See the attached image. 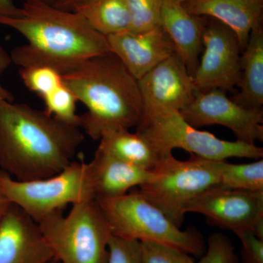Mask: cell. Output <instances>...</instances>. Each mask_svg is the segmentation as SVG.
<instances>
[{
    "label": "cell",
    "instance_id": "obj_1",
    "mask_svg": "<svg viewBox=\"0 0 263 263\" xmlns=\"http://www.w3.org/2000/svg\"><path fill=\"white\" fill-rule=\"evenodd\" d=\"M84 141L81 128L27 104L0 102V170L21 181L60 174Z\"/></svg>",
    "mask_w": 263,
    "mask_h": 263
},
{
    "label": "cell",
    "instance_id": "obj_2",
    "mask_svg": "<svg viewBox=\"0 0 263 263\" xmlns=\"http://www.w3.org/2000/svg\"><path fill=\"white\" fill-rule=\"evenodd\" d=\"M21 10L20 16L0 18L1 25L27 40L10 53L21 68L46 66L62 75L92 57L111 53L107 37L76 12L37 1L24 2Z\"/></svg>",
    "mask_w": 263,
    "mask_h": 263
},
{
    "label": "cell",
    "instance_id": "obj_3",
    "mask_svg": "<svg viewBox=\"0 0 263 263\" xmlns=\"http://www.w3.org/2000/svg\"><path fill=\"white\" fill-rule=\"evenodd\" d=\"M62 76L87 108L80 116V127L94 141L141 122L144 103L138 81L113 53L92 57Z\"/></svg>",
    "mask_w": 263,
    "mask_h": 263
},
{
    "label": "cell",
    "instance_id": "obj_4",
    "mask_svg": "<svg viewBox=\"0 0 263 263\" xmlns=\"http://www.w3.org/2000/svg\"><path fill=\"white\" fill-rule=\"evenodd\" d=\"M95 200L114 236L162 243L196 257H202L206 250L198 230H181L138 191L112 198L97 197Z\"/></svg>",
    "mask_w": 263,
    "mask_h": 263
},
{
    "label": "cell",
    "instance_id": "obj_5",
    "mask_svg": "<svg viewBox=\"0 0 263 263\" xmlns=\"http://www.w3.org/2000/svg\"><path fill=\"white\" fill-rule=\"evenodd\" d=\"M143 103V116L136 127V133L146 138L162 157L173 155L175 148L214 161H224L231 157L254 160L263 157L262 147L238 140L219 139L212 133L199 130L189 124L179 110Z\"/></svg>",
    "mask_w": 263,
    "mask_h": 263
},
{
    "label": "cell",
    "instance_id": "obj_6",
    "mask_svg": "<svg viewBox=\"0 0 263 263\" xmlns=\"http://www.w3.org/2000/svg\"><path fill=\"white\" fill-rule=\"evenodd\" d=\"M54 258L61 263H108L111 230L96 200L72 205L38 222Z\"/></svg>",
    "mask_w": 263,
    "mask_h": 263
},
{
    "label": "cell",
    "instance_id": "obj_7",
    "mask_svg": "<svg viewBox=\"0 0 263 263\" xmlns=\"http://www.w3.org/2000/svg\"><path fill=\"white\" fill-rule=\"evenodd\" d=\"M221 162L195 155L184 161L166 156L152 171V179L138 192L181 228L188 204L204 192L220 186Z\"/></svg>",
    "mask_w": 263,
    "mask_h": 263
},
{
    "label": "cell",
    "instance_id": "obj_8",
    "mask_svg": "<svg viewBox=\"0 0 263 263\" xmlns=\"http://www.w3.org/2000/svg\"><path fill=\"white\" fill-rule=\"evenodd\" d=\"M0 193L40 222L66 205L95 200L88 163L73 161L60 174L21 181L0 170Z\"/></svg>",
    "mask_w": 263,
    "mask_h": 263
},
{
    "label": "cell",
    "instance_id": "obj_9",
    "mask_svg": "<svg viewBox=\"0 0 263 263\" xmlns=\"http://www.w3.org/2000/svg\"><path fill=\"white\" fill-rule=\"evenodd\" d=\"M202 214L213 226L235 235L250 231L263 240V191L214 186L193 199L186 213Z\"/></svg>",
    "mask_w": 263,
    "mask_h": 263
},
{
    "label": "cell",
    "instance_id": "obj_10",
    "mask_svg": "<svg viewBox=\"0 0 263 263\" xmlns=\"http://www.w3.org/2000/svg\"><path fill=\"white\" fill-rule=\"evenodd\" d=\"M203 53L193 76L198 91H227L241 79L239 41L235 33L216 19L205 17L202 34Z\"/></svg>",
    "mask_w": 263,
    "mask_h": 263
},
{
    "label": "cell",
    "instance_id": "obj_11",
    "mask_svg": "<svg viewBox=\"0 0 263 263\" xmlns=\"http://www.w3.org/2000/svg\"><path fill=\"white\" fill-rule=\"evenodd\" d=\"M179 112L194 127L224 126L238 141L250 144L263 141L262 109L245 108L228 98L224 90H197L193 101Z\"/></svg>",
    "mask_w": 263,
    "mask_h": 263
},
{
    "label": "cell",
    "instance_id": "obj_12",
    "mask_svg": "<svg viewBox=\"0 0 263 263\" xmlns=\"http://www.w3.org/2000/svg\"><path fill=\"white\" fill-rule=\"evenodd\" d=\"M53 258L39 224L10 204L0 218V263H48Z\"/></svg>",
    "mask_w": 263,
    "mask_h": 263
},
{
    "label": "cell",
    "instance_id": "obj_13",
    "mask_svg": "<svg viewBox=\"0 0 263 263\" xmlns=\"http://www.w3.org/2000/svg\"><path fill=\"white\" fill-rule=\"evenodd\" d=\"M138 81L143 103L179 111L193 101L197 91L193 76L176 53L161 62Z\"/></svg>",
    "mask_w": 263,
    "mask_h": 263
},
{
    "label": "cell",
    "instance_id": "obj_14",
    "mask_svg": "<svg viewBox=\"0 0 263 263\" xmlns=\"http://www.w3.org/2000/svg\"><path fill=\"white\" fill-rule=\"evenodd\" d=\"M106 37L110 52L138 81L176 53L174 43L160 26L145 32L129 30Z\"/></svg>",
    "mask_w": 263,
    "mask_h": 263
},
{
    "label": "cell",
    "instance_id": "obj_15",
    "mask_svg": "<svg viewBox=\"0 0 263 263\" xmlns=\"http://www.w3.org/2000/svg\"><path fill=\"white\" fill-rule=\"evenodd\" d=\"M204 24L205 17L189 13L182 3L176 0H162L160 27L171 38L176 54L193 76L203 49L202 34Z\"/></svg>",
    "mask_w": 263,
    "mask_h": 263
},
{
    "label": "cell",
    "instance_id": "obj_16",
    "mask_svg": "<svg viewBox=\"0 0 263 263\" xmlns=\"http://www.w3.org/2000/svg\"><path fill=\"white\" fill-rule=\"evenodd\" d=\"M182 5L191 14L216 19L231 29L241 51L252 29L262 24L263 0H190Z\"/></svg>",
    "mask_w": 263,
    "mask_h": 263
},
{
    "label": "cell",
    "instance_id": "obj_17",
    "mask_svg": "<svg viewBox=\"0 0 263 263\" xmlns=\"http://www.w3.org/2000/svg\"><path fill=\"white\" fill-rule=\"evenodd\" d=\"M88 166L95 198L122 196L153 176L152 171L127 163L98 148Z\"/></svg>",
    "mask_w": 263,
    "mask_h": 263
},
{
    "label": "cell",
    "instance_id": "obj_18",
    "mask_svg": "<svg viewBox=\"0 0 263 263\" xmlns=\"http://www.w3.org/2000/svg\"><path fill=\"white\" fill-rule=\"evenodd\" d=\"M240 57L241 79L240 91L232 100L250 109L263 106V27L252 29Z\"/></svg>",
    "mask_w": 263,
    "mask_h": 263
},
{
    "label": "cell",
    "instance_id": "obj_19",
    "mask_svg": "<svg viewBox=\"0 0 263 263\" xmlns=\"http://www.w3.org/2000/svg\"><path fill=\"white\" fill-rule=\"evenodd\" d=\"M98 148L116 158L140 168L152 171L161 157L150 142L138 133L119 129L105 133L100 139Z\"/></svg>",
    "mask_w": 263,
    "mask_h": 263
},
{
    "label": "cell",
    "instance_id": "obj_20",
    "mask_svg": "<svg viewBox=\"0 0 263 263\" xmlns=\"http://www.w3.org/2000/svg\"><path fill=\"white\" fill-rule=\"evenodd\" d=\"M73 11L105 37L131 30L126 0H88Z\"/></svg>",
    "mask_w": 263,
    "mask_h": 263
},
{
    "label": "cell",
    "instance_id": "obj_21",
    "mask_svg": "<svg viewBox=\"0 0 263 263\" xmlns=\"http://www.w3.org/2000/svg\"><path fill=\"white\" fill-rule=\"evenodd\" d=\"M220 186L245 191H263V160L246 164L221 162Z\"/></svg>",
    "mask_w": 263,
    "mask_h": 263
},
{
    "label": "cell",
    "instance_id": "obj_22",
    "mask_svg": "<svg viewBox=\"0 0 263 263\" xmlns=\"http://www.w3.org/2000/svg\"><path fill=\"white\" fill-rule=\"evenodd\" d=\"M19 73L26 87L42 99L63 84L62 74L46 66L20 68Z\"/></svg>",
    "mask_w": 263,
    "mask_h": 263
},
{
    "label": "cell",
    "instance_id": "obj_23",
    "mask_svg": "<svg viewBox=\"0 0 263 263\" xmlns=\"http://www.w3.org/2000/svg\"><path fill=\"white\" fill-rule=\"evenodd\" d=\"M43 100L48 114L66 124L80 127L81 117L76 114L77 99L64 83Z\"/></svg>",
    "mask_w": 263,
    "mask_h": 263
},
{
    "label": "cell",
    "instance_id": "obj_24",
    "mask_svg": "<svg viewBox=\"0 0 263 263\" xmlns=\"http://www.w3.org/2000/svg\"><path fill=\"white\" fill-rule=\"evenodd\" d=\"M131 17V30L141 32L160 26L162 0H126Z\"/></svg>",
    "mask_w": 263,
    "mask_h": 263
},
{
    "label": "cell",
    "instance_id": "obj_25",
    "mask_svg": "<svg viewBox=\"0 0 263 263\" xmlns=\"http://www.w3.org/2000/svg\"><path fill=\"white\" fill-rule=\"evenodd\" d=\"M142 263H195L190 254L170 246L140 242Z\"/></svg>",
    "mask_w": 263,
    "mask_h": 263
},
{
    "label": "cell",
    "instance_id": "obj_26",
    "mask_svg": "<svg viewBox=\"0 0 263 263\" xmlns=\"http://www.w3.org/2000/svg\"><path fill=\"white\" fill-rule=\"evenodd\" d=\"M197 263H239V259L230 238L216 233L209 236L206 250Z\"/></svg>",
    "mask_w": 263,
    "mask_h": 263
},
{
    "label": "cell",
    "instance_id": "obj_27",
    "mask_svg": "<svg viewBox=\"0 0 263 263\" xmlns=\"http://www.w3.org/2000/svg\"><path fill=\"white\" fill-rule=\"evenodd\" d=\"M108 263H142L140 241L112 235L108 245Z\"/></svg>",
    "mask_w": 263,
    "mask_h": 263
},
{
    "label": "cell",
    "instance_id": "obj_28",
    "mask_svg": "<svg viewBox=\"0 0 263 263\" xmlns=\"http://www.w3.org/2000/svg\"><path fill=\"white\" fill-rule=\"evenodd\" d=\"M241 243L243 263H263V240L250 231H243L236 235Z\"/></svg>",
    "mask_w": 263,
    "mask_h": 263
},
{
    "label": "cell",
    "instance_id": "obj_29",
    "mask_svg": "<svg viewBox=\"0 0 263 263\" xmlns=\"http://www.w3.org/2000/svg\"><path fill=\"white\" fill-rule=\"evenodd\" d=\"M12 63L13 62L10 53H8L3 46H0V76L4 73ZM3 101L13 102L14 96L0 82V102Z\"/></svg>",
    "mask_w": 263,
    "mask_h": 263
},
{
    "label": "cell",
    "instance_id": "obj_30",
    "mask_svg": "<svg viewBox=\"0 0 263 263\" xmlns=\"http://www.w3.org/2000/svg\"><path fill=\"white\" fill-rule=\"evenodd\" d=\"M21 14L22 10L15 5L13 0H0V18H15Z\"/></svg>",
    "mask_w": 263,
    "mask_h": 263
},
{
    "label": "cell",
    "instance_id": "obj_31",
    "mask_svg": "<svg viewBox=\"0 0 263 263\" xmlns=\"http://www.w3.org/2000/svg\"><path fill=\"white\" fill-rule=\"evenodd\" d=\"M88 0H57L53 6L59 9L73 11L78 7L84 4Z\"/></svg>",
    "mask_w": 263,
    "mask_h": 263
},
{
    "label": "cell",
    "instance_id": "obj_32",
    "mask_svg": "<svg viewBox=\"0 0 263 263\" xmlns=\"http://www.w3.org/2000/svg\"><path fill=\"white\" fill-rule=\"evenodd\" d=\"M10 202L1 193H0V218L2 217L8 210L10 205Z\"/></svg>",
    "mask_w": 263,
    "mask_h": 263
},
{
    "label": "cell",
    "instance_id": "obj_33",
    "mask_svg": "<svg viewBox=\"0 0 263 263\" xmlns=\"http://www.w3.org/2000/svg\"><path fill=\"white\" fill-rule=\"evenodd\" d=\"M24 2H29V1H37L41 2V3H46V4L53 5L54 3H56L57 0H23Z\"/></svg>",
    "mask_w": 263,
    "mask_h": 263
},
{
    "label": "cell",
    "instance_id": "obj_34",
    "mask_svg": "<svg viewBox=\"0 0 263 263\" xmlns=\"http://www.w3.org/2000/svg\"><path fill=\"white\" fill-rule=\"evenodd\" d=\"M48 263H61L60 262V261L58 260V259H57L56 258H53L51 259V260H50L49 262Z\"/></svg>",
    "mask_w": 263,
    "mask_h": 263
},
{
    "label": "cell",
    "instance_id": "obj_35",
    "mask_svg": "<svg viewBox=\"0 0 263 263\" xmlns=\"http://www.w3.org/2000/svg\"><path fill=\"white\" fill-rule=\"evenodd\" d=\"M176 1L179 2V3H186V2L190 1V0H176Z\"/></svg>",
    "mask_w": 263,
    "mask_h": 263
}]
</instances>
